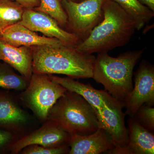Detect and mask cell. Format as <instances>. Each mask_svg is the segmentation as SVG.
<instances>
[{"label": "cell", "mask_w": 154, "mask_h": 154, "mask_svg": "<svg viewBox=\"0 0 154 154\" xmlns=\"http://www.w3.org/2000/svg\"><path fill=\"white\" fill-rule=\"evenodd\" d=\"M26 9H35L40 5V0H13Z\"/></svg>", "instance_id": "cb8c5ba5"}, {"label": "cell", "mask_w": 154, "mask_h": 154, "mask_svg": "<svg viewBox=\"0 0 154 154\" xmlns=\"http://www.w3.org/2000/svg\"><path fill=\"white\" fill-rule=\"evenodd\" d=\"M128 139L126 146L113 154H154V135L134 116L127 121Z\"/></svg>", "instance_id": "4fadbf2b"}, {"label": "cell", "mask_w": 154, "mask_h": 154, "mask_svg": "<svg viewBox=\"0 0 154 154\" xmlns=\"http://www.w3.org/2000/svg\"><path fill=\"white\" fill-rule=\"evenodd\" d=\"M69 145L70 154L105 153L115 147L109 133L101 128L89 134L70 135Z\"/></svg>", "instance_id": "8fae6325"}, {"label": "cell", "mask_w": 154, "mask_h": 154, "mask_svg": "<svg viewBox=\"0 0 154 154\" xmlns=\"http://www.w3.org/2000/svg\"><path fill=\"white\" fill-rule=\"evenodd\" d=\"M134 76V85L125 107V115L134 116L144 104L154 105V66L146 60L142 61Z\"/></svg>", "instance_id": "ba28073f"}, {"label": "cell", "mask_w": 154, "mask_h": 154, "mask_svg": "<svg viewBox=\"0 0 154 154\" xmlns=\"http://www.w3.org/2000/svg\"><path fill=\"white\" fill-rule=\"evenodd\" d=\"M104 18L89 36L75 47L86 54L107 52L129 42L137 30L135 23L117 3L105 0Z\"/></svg>", "instance_id": "6da1fadb"}, {"label": "cell", "mask_w": 154, "mask_h": 154, "mask_svg": "<svg viewBox=\"0 0 154 154\" xmlns=\"http://www.w3.org/2000/svg\"><path fill=\"white\" fill-rule=\"evenodd\" d=\"M7 63L0 62V88L5 90L23 91L30 80L16 74Z\"/></svg>", "instance_id": "d6986e66"}, {"label": "cell", "mask_w": 154, "mask_h": 154, "mask_svg": "<svg viewBox=\"0 0 154 154\" xmlns=\"http://www.w3.org/2000/svg\"><path fill=\"white\" fill-rule=\"evenodd\" d=\"M105 0L61 1L68 17L69 26L82 41L104 18L102 5Z\"/></svg>", "instance_id": "8992f818"}, {"label": "cell", "mask_w": 154, "mask_h": 154, "mask_svg": "<svg viewBox=\"0 0 154 154\" xmlns=\"http://www.w3.org/2000/svg\"><path fill=\"white\" fill-rule=\"evenodd\" d=\"M138 1L154 12V0H138Z\"/></svg>", "instance_id": "d4e9b609"}, {"label": "cell", "mask_w": 154, "mask_h": 154, "mask_svg": "<svg viewBox=\"0 0 154 154\" xmlns=\"http://www.w3.org/2000/svg\"><path fill=\"white\" fill-rule=\"evenodd\" d=\"M62 0H60V1H61ZM68 1H73V2H79V0H68Z\"/></svg>", "instance_id": "484cf974"}, {"label": "cell", "mask_w": 154, "mask_h": 154, "mask_svg": "<svg viewBox=\"0 0 154 154\" xmlns=\"http://www.w3.org/2000/svg\"><path fill=\"white\" fill-rule=\"evenodd\" d=\"M14 137V134L11 131L0 128V153L5 152L11 147Z\"/></svg>", "instance_id": "603a6c76"}, {"label": "cell", "mask_w": 154, "mask_h": 154, "mask_svg": "<svg viewBox=\"0 0 154 154\" xmlns=\"http://www.w3.org/2000/svg\"><path fill=\"white\" fill-rule=\"evenodd\" d=\"M31 47L33 73L66 75L72 79L93 78L96 57L63 45L59 47Z\"/></svg>", "instance_id": "7a4b0ae2"}, {"label": "cell", "mask_w": 154, "mask_h": 154, "mask_svg": "<svg viewBox=\"0 0 154 154\" xmlns=\"http://www.w3.org/2000/svg\"><path fill=\"white\" fill-rule=\"evenodd\" d=\"M121 7L134 21L137 30L149 23L154 16V11L138 0H112Z\"/></svg>", "instance_id": "e0dca14e"}, {"label": "cell", "mask_w": 154, "mask_h": 154, "mask_svg": "<svg viewBox=\"0 0 154 154\" xmlns=\"http://www.w3.org/2000/svg\"><path fill=\"white\" fill-rule=\"evenodd\" d=\"M134 116L146 129L153 133L154 131V108L153 106L144 104L141 106Z\"/></svg>", "instance_id": "44dd1931"}, {"label": "cell", "mask_w": 154, "mask_h": 154, "mask_svg": "<svg viewBox=\"0 0 154 154\" xmlns=\"http://www.w3.org/2000/svg\"><path fill=\"white\" fill-rule=\"evenodd\" d=\"M145 50V48L129 51L116 57L110 56L107 52L98 54L94 62L92 78L125 105L133 88L134 69Z\"/></svg>", "instance_id": "3957f363"}, {"label": "cell", "mask_w": 154, "mask_h": 154, "mask_svg": "<svg viewBox=\"0 0 154 154\" xmlns=\"http://www.w3.org/2000/svg\"><path fill=\"white\" fill-rule=\"evenodd\" d=\"M48 75L51 79L60 84L67 91L74 92L82 96L93 107L96 113L114 99L107 91L96 90L90 84H83L69 77L61 78Z\"/></svg>", "instance_id": "5bb4252c"}, {"label": "cell", "mask_w": 154, "mask_h": 154, "mask_svg": "<svg viewBox=\"0 0 154 154\" xmlns=\"http://www.w3.org/2000/svg\"><path fill=\"white\" fill-rule=\"evenodd\" d=\"M48 121L38 129L12 144L10 148L11 152L19 153L26 147L32 145L48 147L69 145L70 135L54 122Z\"/></svg>", "instance_id": "30bf717a"}, {"label": "cell", "mask_w": 154, "mask_h": 154, "mask_svg": "<svg viewBox=\"0 0 154 154\" xmlns=\"http://www.w3.org/2000/svg\"><path fill=\"white\" fill-rule=\"evenodd\" d=\"M70 135H87L99 128L93 107L79 94L67 91L50 110L47 118Z\"/></svg>", "instance_id": "277c9868"}, {"label": "cell", "mask_w": 154, "mask_h": 154, "mask_svg": "<svg viewBox=\"0 0 154 154\" xmlns=\"http://www.w3.org/2000/svg\"><path fill=\"white\" fill-rule=\"evenodd\" d=\"M25 10L13 0H0V30L20 22Z\"/></svg>", "instance_id": "ac0fdd59"}, {"label": "cell", "mask_w": 154, "mask_h": 154, "mask_svg": "<svg viewBox=\"0 0 154 154\" xmlns=\"http://www.w3.org/2000/svg\"><path fill=\"white\" fill-rule=\"evenodd\" d=\"M83 0H79V2H81V1H82Z\"/></svg>", "instance_id": "4316f807"}, {"label": "cell", "mask_w": 154, "mask_h": 154, "mask_svg": "<svg viewBox=\"0 0 154 154\" xmlns=\"http://www.w3.org/2000/svg\"><path fill=\"white\" fill-rule=\"evenodd\" d=\"M0 60L30 80L33 74L31 47H15L0 39Z\"/></svg>", "instance_id": "9a60e30c"}, {"label": "cell", "mask_w": 154, "mask_h": 154, "mask_svg": "<svg viewBox=\"0 0 154 154\" xmlns=\"http://www.w3.org/2000/svg\"><path fill=\"white\" fill-rule=\"evenodd\" d=\"M69 145L48 147L38 145H32L26 147L20 152L23 154H63L69 153Z\"/></svg>", "instance_id": "7402d4cb"}, {"label": "cell", "mask_w": 154, "mask_h": 154, "mask_svg": "<svg viewBox=\"0 0 154 154\" xmlns=\"http://www.w3.org/2000/svg\"><path fill=\"white\" fill-rule=\"evenodd\" d=\"M21 100L39 119H47L50 110L66 89L50 79L48 75L33 73Z\"/></svg>", "instance_id": "5b68a950"}, {"label": "cell", "mask_w": 154, "mask_h": 154, "mask_svg": "<svg viewBox=\"0 0 154 154\" xmlns=\"http://www.w3.org/2000/svg\"><path fill=\"white\" fill-rule=\"evenodd\" d=\"M34 9L49 15L60 26L67 24V16L60 0H40L39 6Z\"/></svg>", "instance_id": "ffe728a7"}, {"label": "cell", "mask_w": 154, "mask_h": 154, "mask_svg": "<svg viewBox=\"0 0 154 154\" xmlns=\"http://www.w3.org/2000/svg\"><path fill=\"white\" fill-rule=\"evenodd\" d=\"M0 39L15 47H59L66 45L56 38L39 36L19 23L0 30Z\"/></svg>", "instance_id": "7c38bea8"}, {"label": "cell", "mask_w": 154, "mask_h": 154, "mask_svg": "<svg viewBox=\"0 0 154 154\" xmlns=\"http://www.w3.org/2000/svg\"><path fill=\"white\" fill-rule=\"evenodd\" d=\"M29 118L8 91H0V128L14 131L25 125Z\"/></svg>", "instance_id": "2e32d148"}, {"label": "cell", "mask_w": 154, "mask_h": 154, "mask_svg": "<svg viewBox=\"0 0 154 154\" xmlns=\"http://www.w3.org/2000/svg\"><path fill=\"white\" fill-rule=\"evenodd\" d=\"M19 23L33 32L57 38L67 45L75 47L82 42L75 33L61 28L55 19L49 15L35 9L25 8L22 20Z\"/></svg>", "instance_id": "9c48e42d"}, {"label": "cell", "mask_w": 154, "mask_h": 154, "mask_svg": "<svg viewBox=\"0 0 154 154\" xmlns=\"http://www.w3.org/2000/svg\"><path fill=\"white\" fill-rule=\"evenodd\" d=\"M124 104L114 99L96 112L99 128H104L112 137L115 147L106 154L114 152L124 148L128 139L127 128L125 125V114L122 111Z\"/></svg>", "instance_id": "52a82bcc"}]
</instances>
